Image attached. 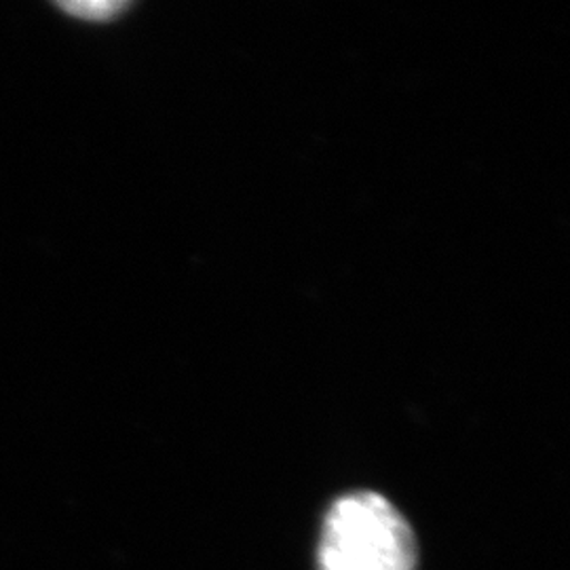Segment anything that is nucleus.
<instances>
[{
	"instance_id": "2",
	"label": "nucleus",
	"mask_w": 570,
	"mask_h": 570,
	"mask_svg": "<svg viewBox=\"0 0 570 570\" xmlns=\"http://www.w3.org/2000/svg\"><path fill=\"white\" fill-rule=\"evenodd\" d=\"M58 7L81 20L110 21L122 11H127L131 4L122 0H89V2H61Z\"/></svg>"
},
{
	"instance_id": "1",
	"label": "nucleus",
	"mask_w": 570,
	"mask_h": 570,
	"mask_svg": "<svg viewBox=\"0 0 570 570\" xmlns=\"http://www.w3.org/2000/svg\"><path fill=\"white\" fill-rule=\"evenodd\" d=\"M419 543L402 511L372 490L338 497L326 511L317 570H416Z\"/></svg>"
}]
</instances>
